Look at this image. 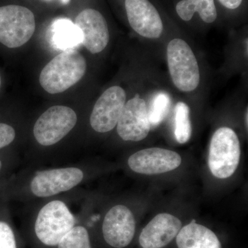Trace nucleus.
Masks as SVG:
<instances>
[{
    "mask_svg": "<svg viewBox=\"0 0 248 248\" xmlns=\"http://www.w3.org/2000/svg\"><path fill=\"white\" fill-rule=\"evenodd\" d=\"M86 71L84 57L73 49L66 50L46 65L40 73V84L50 94L63 93L80 81Z\"/></svg>",
    "mask_w": 248,
    "mask_h": 248,
    "instance_id": "obj_1",
    "label": "nucleus"
},
{
    "mask_svg": "<svg viewBox=\"0 0 248 248\" xmlns=\"http://www.w3.org/2000/svg\"><path fill=\"white\" fill-rule=\"evenodd\" d=\"M167 60L174 86L182 92L195 91L200 83V70L188 44L182 39H173L168 45Z\"/></svg>",
    "mask_w": 248,
    "mask_h": 248,
    "instance_id": "obj_2",
    "label": "nucleus"
},
{
    "mask_svg": "<svg viewBox=\"0 0 248 248\" xmlns=\"http://www.w3.org/2000/svg\"><path fill=\"white\" fill-rule=\"evenodd\" d=\"M241 147L236 133L222 127L214 133L209 150L208 165L212 174L218 179L231 177L237 169Z\"/></svg>",
    "mask_w": 248,
    "mask_h": 248,
    "instance_id": "obj_3",
    "label": "nucleus"
},
{
    "mask_svg": "<svg viewBox=\"0 0 248 248\" xmlns=\"http://www.w3.org/2000/svg\"><path fill=\"white\" fill-rule=\"evenodd\" d=\"M35 31V16L30 9L19 5L0 7V43L5 46H22L30 40Z\"/></svg>",
    "mask_w": 248,
    "mask_h": 248,
    "instance_id": "obj_4",
    "label": "nucleus"
},
{
    "mask_svg": "<svg viewBox=\"0 0 248 248\" xmlns=\"http://www.w3.org/2000/svg\"><path fill=\"white\" fill-rule=\"evenodd\" d=\"M76 219L66 204L53 201L42 209L35 222L37 238L48 246H57L75 226Z\"/></svg>",
    "mask_w": 248,
    "mask_h": 248,
    "instance_id": "obj_5",
    "label": "nucleus"
},
{
    "mask_svg": "<svg viewBox=\"0 0 248 248\" xmlns=\"http://www.w3.org/2000/svg\"><path fill=\"white\" fill-rule=\"evenodd\" d=\"M77 122L78 116L71 108L54 106L46 110L36 122L34 136L42 146H52L68 135Z\"/></svg>",
    "mask_w": 248,
    "mask_h": 248,
    "instance_id": "obj_6",
    "label": "nucleus"
},
{
    "mask_svg": "<svg viewBox=\"0 0 248 248\" xmlns=\"http://www.w3.org/2000/svg\"><path fill=\"white\" fill-rule=\"evenodd\" d=\"M126 100V93L122 87L112 86L105 91L93 108L90 123L98 133H107L115 128Z\"/></svg>",
    "mask_w": 248,
    "mask_h": 248,
    "instance_id": "obj_7",
    "label": "nucleus"
},
{
    "mask_svg": "<svg viewBox=\"0 0 248 248\" xmlns=\"http://www.w3.org/2000/svg\"><path fill=\"white\" fill-rule=\"evenodd\" d=\"M143 99L135 97L125 103L117 122L118 135L124 141H140L147 138L151 124Z\"/></svg>",
    "mask_w": 248,
    "mask_h": 248,
    "instance_id": "obj_8",
    "label": "nucleus"
},
{
    "mask_svg": "<svg viewBox=\"0 0 248 248\" xmlns=\"http://www.w3.org/2000/svg\"><path fill=\"white\" fill-rule=\"evenodd\" d=\"M84 173L76 168L49 170L37 172L31 183L32 193L38 197H48L66 192L78 186Z\"/></svg>",
    "mask_w": 248,
    "mask_h": 248,
    "instance_id": "obj_9",
    "label": "nucleus"
},
{
    "mask_svg": "<svg viewBox=\"0 0 248 248\" xmlns=\"http://www.w3.org/2000/svg\"><path fill=\"white\" fill-rule=\"evenodd\" d=\"M182 157L176 152L160 148L141 150L128 159L130 169L139 174L153 175L177 169L182 164Z\"/></svg>",
    "mask_w": 248,
    "mask_h": 248,
    "instance_id": "obj_10",
    "label": "nucleus"
},
{
    "mask_svg": "<svg viewBox=\"0 0 248 248\" xmlns=\"http://www.w3.org/2000/svg\"><path fill=\"white\" fill-rule=\"evenodd\" d=\"M135 217L130 209L123 205H117L106 215L102 231L108 244L115 248L128 246L135 233Z\"/></svg>",
    "mask_w": 248,
    "mask_h": 248,
    "instance_id": "obj_11",
    "label": "nucleus"
},
{
    "mask_svg": "<svg viewBox=\"0 0 248 248\" xmlns=\"http://www.w3.org/2000/svg\"><path fill=\"white\" fill-rule=\"evenodd\" d=\"M130 27L137 33L148 39L159 38L163 23L157 10L148 0H125Z\"/></svg>",
    "mask_w": 248,
    "mask_h": 248,
    "instance_id": "obj_12",
    "label": "nucleus"
},
{
    "mask_svg": "<svg viewBox=\"0 0 248 248\" xmlns=\"http://www.w3.org/2000/svg\"><path fill=\"white\" fill-rule=\"evenodd\" d=\"M75 24L82 36V45L93 54L101 53L110 39L105 18L97 10L86 9L76 19Z\"/></svg>",
    "mask_w": 248,
    "mask_h": 248,
    "instance_id": "obj_13",
    "label": "nucleus"
},
{
    "mask_svg": "<svg viewBox=\"0 0 248 248\" xmlns=\"http://www.w3.org/2000/svg\"><path fill=\"white\" fill-rule=\"evenodd\" d=\"M182 228L180 219L169 213L155 216L141 231L140 246L142 248H163L169 245Z\"/></svg>",
    "mask_w": 248,
    "mask_h": 248,
    "instance_id": "obj_14",
    "label": "nucleus"
},
{
    "mask_svg": "<svg viewBox=\"0 0 248 248\" xmlns=\"http://www.w3.org/2000/svg\"><path fill=\"white\" fill-rule=\"evenodd\" d=\"M176 243L178 248H222L215 232L196 223L195 220L181 228Z\"/></svg>",
    "mask_w": 248,
    "mask_h": 248,
    "instance_id": "obj_15",
    "label": "nucleus"
},
{
    "mask_svg": "<svg viewBox=\"0 0 248 248\" xmlns=\"http://www.w3.org/2000/svg\"><path fill=\"white\" fill-rule=\"evenodd\" d=\"M51 42L55 48L70 50L82 44L79 29L71 19H56L50 27Z\"/></svg>",
    "mask_w": 248,
    "mask_h": 248,
    "instance_id": "obj_16",
    "label": "nucleus"
},
{
    "mask_svg": "<svg viewBox=\"0 0 248 248\" xmlns=\"http://www.w3.org/2000/svg\"><path fill=\"white\" fill-rule=\"evenodd\" d=\"M176 11L181 19L186 22L190 21L196 12L208 24L215 22L217 17L214 0H182L177 4Z\"/></svg>",
    "mask_w": 248,
    "mask_h": 248,
    "instance_id": "obj_17",
    "label": "nucleus"
},
{
    "mask_svg": "<svg viewBox=\"0 0 248 248\" xmlns=\"http://www.w3.org/2000/svg\"><path fill=\"white\" fill-rule=\"evenodd\" d=\"M175 128L174 135L179 143H186L192 135V125L190 117V108L184 102H178L175 109Z\"/></svg>",
    "mask_w": 248,
    "mask_h": 248,
    "instance_id": "obj_18",
    "label": "nucleus"
},
{
    "mask_svg": "<svg viewBox=\"0 0 248 248\" xmlns=\"http://www.w3.org/2000/svg\"><path fill=\"white\" fill-rule=\"evenodd\" d=\"M171 107L170 97L168 93H156L151 100L148 112V118L151 125H159L169 114Z\"/></svg>",
    "mask_w": 248,
    "mask_h": 248,
    "instance_id": "obj_19",
    "label": "nucleus"
},
{
    "mask_svg": "<svg viewBox=\"0 0 248 248\" xmlns=\"http://www.w3.org/2000/svg\"><path fill=\"white\" fill-rule=\"evenodd\" d=\"M58 246V248H91L89 233L82 226L73 227Z\"/></svg>",
    "mask_w": 248,
    "mask_h": 248,
    "instance_id": "obj_20",
    "label": "nucleus"
},
{
    "mask_svg": "<svg viewBox=\"0 0 248 248\" xmlns=\"http://www.w3.org/2000/svg\"><path fill=\"white\" fill-rule=\"evenodd\" d=\"M0 248H17L14 231L4 221H0Z\"/></svg>",
    "mask_w": 248,
    "mask_h": 248,
    "instance_id": "obj_21",
    "label": "nucleus"
},
{
    "mask_svg": "<svg viewBox=\"0 0 248 248\" xmlns=\"http://www.w3.org/2000/svg\"><path fill=\"white\" fill-rule=\"evenodd\" d=\"M16 135V130L11 125L0 122V150L11 144Z\"/></svg>",
    "mask_w": 248,
    "mask_h": 248,
    "instance_id": "obj_22",
    "label": "nucleus"
},
{
    "mask_svg": "<svg viewBox=\"0 0 248 248\" xmlns=\"http://www.w3.org/2000/svg\"><path fill=\"white\" fill-rule=\"evenodd\" d=\"M243 0H219L221 4L227 9H236L239 7Z\"/></svg>",
    "mask_w": 248,
    "mask_h": 248,
    "instance_id": "obj_23",
    "label": "nucleus"
},
{
    "mask_svg": "<svg viewBox=\"0 0 248 248\" xmlns=\"http://www.w3.org/2000/svg\"><path fill=\"white\" fill-rule=\"evenodd\" d=\"M245 118H246V128H247L248 129V108H247V110H246V117H245Z\"/></svg>",
    "mask_w": 248,
    "mask_h": 248,
    "instance_id": "obj_24",
    "label": "nucleus"
},
{
    "mask_svg": "<svg viewBox=\"0 0 248 248\" xmlns=\"http://www.w3.org/2000/svg\"><path fill=\"white\" fill-rule=\"evenodd\" d=\"M60 1H61L62 4H63V5H67L69 4L71 0H60Z\"/></svg>",
    "mask_w": 248,
    "mask_h": 248,
    "instance_id": "obj_25",
    "label": "nucleus"
},
{
    "mask_svg": "<svg viewBox=\"0 0 248 248\" xmlns=\"http://www.w3.org/2000/svg\"><path fill=\"white\" fill-rule=\"evenodd\" d=\"M2 168H3L2 160H1V158H0V172H1V170H2Z\"/></svg>",
    "mask_w": 248,
    "mask_h": 248,
    "instance_id": "obj_26",
    "label": "nucleus"
},
{
    "mask_svg": "<svg viewBox=\"0 0 248 248\" xmlns=\"http://www.w3.org/2000/svg\"><path fill=\"white\" fill-rule=\"evenodd\" d=\"M1 76H0V87H1Z\"/></svg>",
    "mask_w": 248,
    "mask_h": 248,
    "instance_id": "obj_27",
    "label": "nucleus"
},
{
    "mask_svg": "<svg viewBox=\"0 0 248 248\" xmlns=\"http://www.w3.org/2000/svg\"><path fill=\"white\" fill-rule=\"evenodd\" d=\"M45 1H50V0H45Z\"/></svg>",
    "mask_w": 248,
    "mask_h": 248,
    "instance_id": "obj_28",
    "label": "nucleus"
}]
</instances>
